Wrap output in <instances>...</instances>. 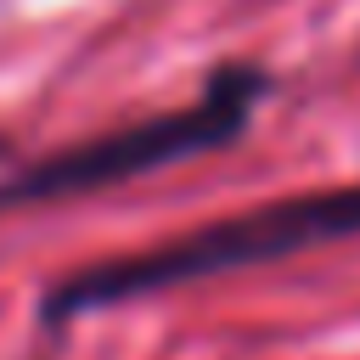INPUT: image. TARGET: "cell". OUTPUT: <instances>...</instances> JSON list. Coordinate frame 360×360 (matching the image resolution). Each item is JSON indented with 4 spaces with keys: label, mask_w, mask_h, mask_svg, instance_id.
Instances as JSON below:
<instances>
[{
    "label": "cell",
    "mask_w": 360,
    "mask_h": 360,
    "mask_svg": "<svg viewBox=\"0 0 360 360\" xmlns=\"http://www.w3.org/2000/svg\"><path fill=\"white\" fill-rule=\"evenodd\" d=\"M338 236H360V180L338 186V191H304V197H281V202H259L248 214L214 219L202 231H186L174 242H158L146 253H124V259H101L73 270L68 281H56L45 292V321H68V315H90L124 298H146L180 281H202V276H225L242 264H264V259H287L298 248H321Z\"/></svg>",
    "instance_id": "6da1fadb"
},
{
    "label": "cell",
    "mask_w": 360,
    "mask_h": 360,
    "mask_svg": "<svg viewBox=\"0 0 360 360\" xmlns=\"http://www.w3.org/2000/svg\"><path fill=\"white\" fill-rule=\"evenodd\" d=\"M264 90H270V79L259 68L231 62V68H219L208 79V90L191 107H174V112H158V118L107 129L96 141H79V146H62V152L28 163L17 180L0 186V208L101 191V186H118V180L152 174V169H169L180 158L214 152V146H225V141H236L248 129V118H253V107H259Z\"/></svg>",
    "instance_id": "7a4b0ae2"
}]
</instances>
